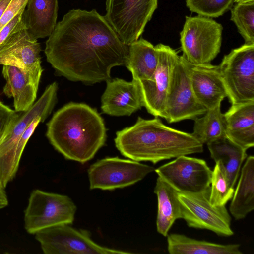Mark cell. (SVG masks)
<instances>
[{"instance_id":"6da1fadb","label":"cell","mask_w":254,"mask_h":254,"mask_svg":"<svg viewBox=\"0 0 254 254\" xmlns=\"http://www.w3.org/2000/svg\"><path fill=\"white\" fill-rule=\"evenodd\" d=\"M46 42L47 61L60 75L93 84L111 78V71L125 65L128 46L95 9H72L57 23Z\"/></svg>"},{"instance_id":"4dcf8cb0","label":"cell","mask_w":254,"mask_h":254,"mask_svg":"<svg viewBox=\"0 0 254 254\" xmlns=\"http://www.w3.org/2000/svg\"><path fill=\"white\" fill-rule=\"evenodd\" d=\"M28 0H11L0 18V31L19 12L25 9Z\"/></svg>"},{"instance_id":"e0dca14e","label":"cell","mask_w":254,"mask_h":254,"mask_svg":"<svg viewBox=\"0 0 254 254\" xmlns=\"http://www.w3.org/2000/svg\"><path fill=\"white\" fill-rule=\"evenodd\" d=\"M106 81V88L101 97V108L104 113L129 116L143 106L138 81L132 79L128 82L115 78Z\"/></svg>"},{"instance_id":"e575fe53","label":"cell","mask_w":254,"mask_h":254,"mask_svg":"<svg viewBox=\"0 0 254 254\" xmlns=\"http://www.w3.org/2000/svg\"><path fill=\"white\" fill-rule=\"evenodd\" d=\"M244 0H234V2L235 3H237V2H239L240 1H244Z\"/></svg>"},{"instance_id":"52a82bcc","label":"cell","mask_w":254,"mask_h":254,"mask_svg":"<svg viewBox=\"0 0 254 254\" xmlns=\"http://www.w3.org/2000/svg\"><path fill=\"white\" fill-rule=\"evenodd\" d=\"M77 207L66 195L32 191L25 211L24 226L30 234L61 224H72Z\"/></svg>"},{"instance_id":"d6986e66","label":"cell","mask_w":254,"mask_h":254,"mask_svg":"<svg viewBox=\"0 0 254 254\" xmlns=\"http://www.w3.org/2000/svg\"><path fill=\"white\" fill-rule=\"evenodd\" d=\"M226 136L247 150L254 146V101L231 104L224 114Z\"/></svg>"},{"instance_id":"5b68a950","label":"cell","mask_w":254,"mask_h":254,"mask_svg":"<svg viewBox=\"0 0 254 254\" xmlns=\"http://www.w3.org/2000/svg\"><path fill=\"white\" fill-rule=\"evenodd\" d=\"M223 27L211 18L186 16L180 32L182 56L196 64H210L220 53Z\"/></svg>"},{"instance_id":"3957f363","label":"cell","mask_w":254,"mask_h":254,"mask_svg":"<svg viewBox=\"0 0 254 254\" xmlns=\"http://www.w3.org/2000/svg\"><path fill=\"white\" fill-rule=\"evenodd\" d=\"M47 125L46 136L54 148L65 159L82 164L91 160L106 140L103 118L84 103L66 104Z\"/></svg>"},{"instance_id":"7c38bea8","label":"cell","mask_w":254,"mask_h":254,"mask_svg":"<svg viewBox=\"0 0 254 254\" xmlns=\"http://www.w3.org/2000/svg\"><path fill=\"white\" fill-rule=\"evenodd\" d=\"M154 171L179 193L198 194L210 189L212 171L201 159L181 156Z\"/></svg>"},{"instance_id":"7402d4cb","label":"cell","mask_w":254,"mask_h":254,"mask_svg":"<svg viewBox=\"0 0 254 254\" xmlns=\"http://www.w3.org/2000/svg\"><path fill=\"white\" fill-rule=\"evenodd\" d=\"M154 192L157 197V232L165 237L175 221L182 218L178 192L160 177H158Z\"/></svg>"},{"instance_id":"f546056e","label":"cell","mask_w":254,"mask_h":254,"mask_svg":"<svg viewBox=\"0 0 254 254\" xmlns=\"http://www.w3.org/2000/svg\"><path fill=\"white\" fill-rule=\"evenodd\" d=\"M19 115L0 101V142L15 124Z\"/></svg>"},{"instance_id":"4316f807","label":"cell","mask_w":254,"mask_h":254,"mask_svg":"<svg viewBox=\"0 0 254 254\" xmlns=\"http://www.w3.org/2000/svg\"><path fill=\"white\" fill-rule=\"evenodd\" d=\"M231 9V20L236 25L245 44H254V0L236 3Z\"/></svg>"},{"instance_id":"5bb4252c","label":"cell","mask_w":254,"mask_h":254,"mask_svg":"<svg viewBox=\"0 0 254 254\" xmlns=\"http://www.w3.org/2000/svg\"><path fill=\"white\" fill-rule=\"evenodd\" d=\"M206 111L194 95L186 68L180 56L167 95L164 118L168 123L194 120Z\"/></svg>"},{"instance_id":"ba28073f","label":"cell","mask_w":254,"mask_h":254,"mask_svg":"<svg viewBox=\"0 0 254 254\" xmlns=\"http://www.w3.org/2000/svg\"><path fill=\"white\" fill-rule=\"evenodd\" d=\"M35 238L45 254H128L125 252L101 246L86 230L70 224H61L38 231Z\"/></svg>"},{"instance_id":"8fae6325","label":"cell","mask_w":254,"mask_h":254,"mask_svg":"<svg viewBox=\"0 0 254 254\" xmlns=\"http://www.w3.org/2000/svg\"><path fill=\"white\" fill-rule=\"evenodd\" d=\"M210 189L198 194L178 193L182 219L190 227L209 230L221 236H232L231 217L225 205L210 203Z\"/></svg>"},{"instance_id":"f1b7e54d","label":"cell","mask_w":254,"mask_h":254,"mask_svg":"<svg viewBox=\"0 0 254 254\" xmlns=\"http://www.w3.org/2000/svg\"><path fill=\"white\" fill-rule=\"evenodd\" d=\"M186 3L190 11L198 15L216 18L230 9L234 0H186Z\"/></svg>"},{"instance_id":"603a6c76","label":"cell","mask_w":254,"mask_h":254,"mask_svg":"<svg viewBox=\"0 0 254 254\" xmlns=\"http://www.w3.org/2000/svg\"><path fill=\"white\" fill-rule=\"evenodd\" d=\"M158 63L157 50L150 42L141 38L128 46V55L125 66L131 73L132 79L149 80Z\"/></svg>"},{"instance_id":"ffe728a7","label":"cell","mask_w":254,"mask_h":254,"mask_svg":"<svg viewBox=\"0 0 254 254\" xmlns=\"http://www.w3.org/2000/svg\"><path fill=\"white\" fill-rule=\"evenodd\" d=\"M23 19L33 39L49 37L57 24L58 0H28Z\"/></svg>"},{"instance_id":"1f68e13d","label":"cell","mask_w":254,"mask_h":254,"mask_svg":"<svg viewBox=\"0 0 254 254\" xmlns=\"http://www.w3.org/2000/svg\"><path fill=\"white\" fill-rule=\"evenodd\" d=\"M25 9L19 12L0 31V46L12 34L24 25L23 19Z\"/></svg>"},{"instance_id":"cb8c5ba5","label":"cell","mask_w":254,"mask_h":254,"mask_svg":"<svg viewBox=\"0 0 254 254\" xmlns=\"http://www.w3.org/2000/svg\"><path fill=\"white\" fill-rule=\"evenodd\" d=\"M246 159L229 207L236 220L244 219L254 209V157Z\"/></svg>"},{"instance_id":"484cf974","label":"cell","mask_w":254,"mask_h":254,"mask_svg":"<svg viewBox=\"0 0 254 254\" xmlns=\"http://www.w3.org/2000/svg\"><path fill=\"white\" fill-rule=\"evenodd\" d=\"M203 115L194 120L192 133L198 140L207 144L226 136L225 121L220 106L207 110Z\"/></svg>"},{"instance_id":"8992f818","label":"cell","mask_w":254,"mask_h":254,"mask_svg":"<svg viewBox=\"0 0 254 254\" xmlns=\"http://www.w3.org/2000/svg\"><path fill=\"white\" fill-rule=\"evenodd\" d=\"M218 66L231 104L254 101V44L232 50Z\"/></svg>"},{"instance_id":"d4e9b609","label":"cell","mask_w":254,"mask_h":254,"mask_svg":"<svg viewBox=\"0 0 254 254\" xmlns=\"http://www.w3.org/2000/svg\"><path fill=\"white\" fill-rule=\"evenodd\" d=\"M167 249L170 254H242L240 245H222L198 240L183 234L167 235Z\"/></svg>"},{"instance_id":"2e32d148","label":"cell","mask_w":254,"mask_h":254,"mask_svg":"<svg viewBox=\"0 0 254 254\" xmlns=\"http://www.w3.org/2000/svg\"><path fill=\"white\" fill-rule=\"evenodd\" d=\"M40 51L37 40L29 36L24 24L0 46V64L42 73Z\"/></svg>"},{"instance_id":"ac0fdd59","label":"cell","mask_w":254,"mask_h":254,"mask_svg":"<svg viewBox=\"0 0 254 254\" xmlns=\"http://www.w3.org/2000/svg\"><path fill=\"white\" fill-rule=\"evenodd\" d=\"M6 84L3 92L14 99L16 112H25L34 104L42 73H34L12 65L3 66Z\"/></svg>"},{"instance_id":"9c48e42d","label":"cell","mask_w":254,"mask_h":254,"mask_svg":"<svg viewBox=\"0 0 254 254\" xmlns=\"http://www.w3.org/2000/svg\"><path fill=\"white\" fill-rule=\"evenodd\" d=\"M158 0H107L104 16L122 42L137 40L157 7Z\"/></svg>"},{"instance_id":"d6a6232c","label":"cell","mask_w":254,"mask_h":254,"mask_svg":"<svg viewBox=\"0 0 254 254\" xmlns=\"http://www.w3.org/2000/svg\"><path fill=\"white\" fill-rule=\"evenodd\" d=\"M8 203L7 197L4 189L0 187V209L5 207Z\"/></svg>"},{"instance_id":"7a4b0ae2","label":"cell","mask_w":254,"mask_h":254,"mask_svg":"<svg viewBox=\"0 0 254 254\" xmlns=\"http://www.w3.org/2000/svg\"><path fill=\"white\" fill-rule=\"evenodd\" d=\"M114 141L124 157L154 164L203 151V144L192 133L168 127L158 117L149 120L138 117L133 126L117 132Z\"/></svg>"},{"instance_id":"4fadbf2b","label":"cell","mask_w":254,"mask_h":254,"mask_svg":"<svg viewBox=\"0 0 254 254\" xmlns=\"http://www.w3.org/2000/svg\"><path fill=\"white\" fill-rule=\"evenodd\" d=\"M155 47L158 55L156 69L149 80L138 82L143 107L154 117L164 118L167 95L180 56L169 46L159 44Z\"/></svg>"},{"instance_id":"30bf717a","label":"cell","mask_w":254,"mask_h":254,"mask_svg":"<svg viewBox=\"0 0 254 254\" xmlns=\"http://www.w3.org/2000/svg\"><path fill=\"white\" fill-rule=\"evenodd\" d=\"M155 170L153 167L131 159L106 157L87 170L90 190H114L132 185Z\"/></svg>"},{"instance_id":"836d02e7","label":"cell","mask_w":254,"mask_h":254,"mask_svg":"<svg viewBox=\"0 0 254 254\" xmlns=\"http://www.w3.org/2000/svg\"><path fill=\"white\" fill-rule=\"evenodd\" d=\"M11 0H0V18L10 3Z\"/></svg>"},{"instance_id":"9a60e30c","label":"cell","mask_w":254,"mask_h":254,"mask_svg":"<svg viewBox=\"0 0 254 254\" xmlns=\"http://www.w3.org/2000/svg\"><path fill=\"white\" fill-rule=\"evenodd\" d=\"M183 63L194 95L206 109L221 106L227 97L219 71V66L210 64H196L187 61L182 56Z\"/></svg>"},{"instance_id":"44dd1931","label":"cell","mask_w":254,"mask_h":254,"mask_svg":"<svg viewBox=\"0 0 254 254\" xmlns=\"http://www.w3.org/2000/svg\"><path fill=\"white\" fill-rule=\"evenodd\" d=\"M211 157L223 169L230 186L234 187L242 164L247 158V150L227 136L207 144Z\"/></svg>"},{"instance_id":"83f0119b","label":"cell","mask_w":254,"mask_h":254,"mask_svg":"<svg viewBox=\"0 0 254 254\" xmlns=\"http://www.w3.org/2000/svg\"><path fill=\"white\" fill-rule=\"evenodd\" d=\"M209 194L210 203L215 206H225L233 197L234 189L232 188L223 168L216 163L212 171Z\"/></svg>"},{"instance_id":"277c9868","label":"cell","mask_w":254,"mask_h":254,"mask_svg":"<svg viewBox=\"0 0 254 254\" xmlns=\"http://www.w3.org/2000/svg\"><path fill=\"white\" fill-rule=\"evenodd\" d=\"M58 84L48 85L40 98L17 119L0 142V187L5 188L17 171L20 160L16 155L18 142L27 127L38 117L44 120L52 112L57 100Z\"/></svg>"}]
</instances>
